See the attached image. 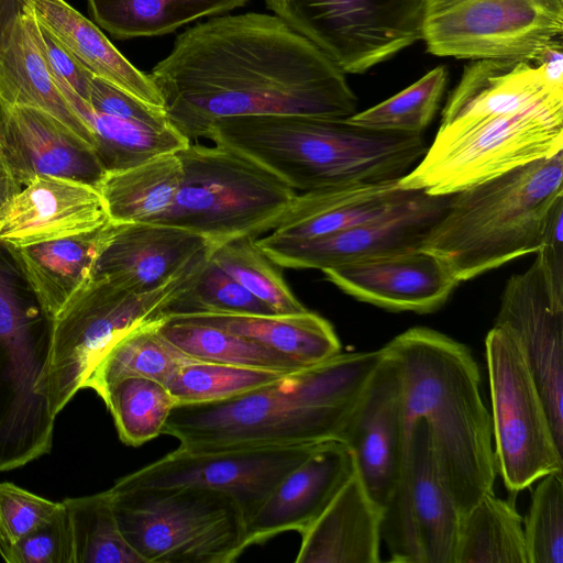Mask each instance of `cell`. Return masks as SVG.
Returning a JSON list of instances; mask_svg holds the SVG:
<instances>
[{
	"label": "cell",
	"mask_w": 563,
	"mask_h": 563,
	"mask_svg": "<svg viewBox=\"0 0 563 563\" xmlns=\"http://www.w3.org/2000/svg\"><path fill=\"white\" fill-rule=\"evenodd\" d=\"M150 77L189 142L231 117L356 113L345 74L274 14L213 16L187 29Z\"/></svg>",
	"instance_id": "1"
},
{
	"label": "cell",
	"mask_w": 563,
	"mask_h": 563,
	"mask_svg": "<svg viewBox=\"0 0 563 563\" xmlns=\"http://www.w3.org/2000/svg\"><path fill=\"white\" fill-rule=\"evenodd\" d=\"M560 152L563 86L533 59H477L464 68L432 144L399 185L450 196Z\"/></svg>",
	"instance_id": "2"
},
{
	"label": "cell",
	"mask_w": 563,
	"mask_h": 563,
	"mask_svg": "<svg viewBox=\"0 0 563 563\" xmlns=\"http://www.w3.org/2000/svg\"><path fill=\"white\" fill-rule=\"evenodd\" d=\"M384 355L340 352L229 399L176 405L163 434L189 452L338 440Z\"/></svg>",
	"instance_id": "3"
},
{
	"label": "cell",
	"mask_w": 563,
	"mask_h": 563,
	"mask_svg": "<svg viewBox=\"0 0 563 563\" xmlns=\"http://www.w3.org/2000/svg\"><path fill=\"white\" fill-rule=\"evenodd\" d=\"M384 347L398 367L404 427L426 422L441 476L463 514L494 490L497 475L478 364L465 344L427 327L410 328Z\"/></svg>",
	"instance_id": "4"
},
{
	"label": "cell",
	"mask_w": 563,
	"mask_h": 563,
	"mask_svg": "<svg viewBox=\"0 0 563 563\" xmlns=\"http://www.w3.org/2000/svg\"><path fill=\"white\" fill-rule=\"evenodd\" d=\"M206 139L235 150L297 192L398 180L424 155L422 134L376 130L346 118L301 114L220 119Z\"/></svg>",
	"instance_id": "5"
},
{
	"label": "cell",
	"mask_w": 563,
	"mask_h": 563,
	"mask_svg": "<svg viewBox=\"0 0 563 563\" xmlns=\"http://www.w3.org/2000/svg\"><path fill=\"white\" fill-rule=\"evenodd\" d=\"M563 197V152L449 196L420 249L459 283L541 247L550 212Z\"/></svg>",
	"instance_id": "6"
},
{
	"label": "cell",
	"mask_w": 563,
	"mask_h": 563,
	"mask_svg": "<svg viewBox=\"0 0 563 563\" xmlns=\"http://www.w3.org/2000/svg\"><path fill=\"white\" fill-rule=\"evenodd\" d=\"M181 179L164 224L200 235L211 247L271 232L297 191L230 147L190 142L177 151Z\"/></svg>",
	"instance_id": "7"
},
{
	"label": "cell",
	"mask_w": 563,
	"mask_h": 563,
	"mask_svg": "<svg viewBox=\"0 0 563 563\" xmlns=\"http://www.w3.org/2000/svg\"><path fill=\"white\" fill-rule=\"evenodd\" d=\"M110 490L120 530L144 563H232L245 551V518L227 493L196 486Z\"/></svg>",
	"instance_id": "8"
},
{
	"label": "cell",
	"mask_w": 563,
	"mask_h": 563,
	"mask_svg": "<svg viewBox=\"0 0 563 563\" xmlns=\"http://www.w3.org/2000/svg\"><path fill=\"white\" fill-rule=\"evenodd\" d=\"M201 265L153 291H136L110 278H91L73 296L54 318L51 358L38 389L55 416L82 389L115 341L141 323L163 319V309Z\"/></svg>",
	"instance_id": "9"
},
{
	"label": "cell",
	"mask_w": 563,
	"mask_h": 563,
	"mask_svg": "<svg viewBox=\"0 0 563 563\" xmlns=\"http://www.w3.org/2000/svg\"><path fill=\"white\" fill-rule=\"evenodd\" d=\"M496 471L516 495L542 476L563 471L549 415L521 345L494 324L485 340Z\"/></svg>",
	"instance_id": "10"
},
{
	"label": "cell",
	"mask_w": 563,
	"mask_h": 563,
	"mask_svg": "<svg viewBox=\"0 0 563 563\" xmlns=\"http://www.w3.org/2000/svg\"><path fill=\"white\" fill-rule=\"evenodd\" d=\"M344 74H361L422 40L424 0H264Z\"/></svg>",
	"instance_id": "11"
},
{
	"label": "cell",
	"mask_w": 563,
	"mask_h": 563,
	"mask_svg": "<svg viewBox=\"0 0 563 563\" xmlns=\"http://www.w3.org/2000/svg\"><path fill=\"white\" fill-rule=\"evenodd\" d=\"M563 34V0H424L427 51L461 59H534Z\"/></svg>",
	"instance_id": "12"
},
{
	"label": "cell",
	"mask_w": 563,
	"mask_h": 563,
	"mask_svg": "<svg viewBox=\"0 0 563 563\" xmlns=\"http://www.w3.org/2000/svg\"><path fill=\"white\" fill-rule=\"evenodd\" d=\"M461 510L444 483L428 427L405 429L396 479L382 507L380 537L389 561L454 563Z\"/></svg>",
	"instance_id": "13"
},
{
	"label": "cell",
	"mask_w": 563,
	"mask_h": 563,
	"mask_svg": "<svg viewBox=\"0 0 563 563\" xmlns=\"http://www.w3.org/2000/svg\"><path fill=\"white\" fill-rule=\"evenodd\" d=\"M323 442V441H322ZM266 445L189 452L181 448L132 472L111 487L115 490L196 486L231 495L246 520L279 481L319 444Z\"/></svg>",
	"instance_id": "14"
},
{
	"label": "cell",
	"mask_w": 563,
	"mask_h": 563,
	"mask_svg": "<svg viewBox=\"0 0 563 563\" xmlns=\"http://www.w3.org/2000/svg\"><path fill=\"white\" fill-rule=\"evenodd\" d=\"M495 324L521 345L563 449V271L537 254L525 272L507 280Z\"/></svg>",
	"instance_id": "15"
},
{
	"label": "cell",
	"mask_w": 563,
	"mask_h": 563,
	"mask_svg": "<svg viewBox=\"0 0 563 563\" xmlns=\"http://www.w3.org/2000/svg\"><path fill=\"white\" fill-rule=\"evenodd\" d=\"M448 200L449 196L422 191L396 211L342 231L301 241H279L265 235L256 239V243L282 268L320 271L417 250L442 216Z\"/></svg>",
	"instance_id": "16"
},
{
	"label": "cell",
	"mask_w": 563,
	"mask_h": 563,
	"mask_svg": "<svg viewBox=\"0 0 563 563\" xmlns=\"http://www.w3.org/2000/svg\"><path fill=\"white\" fill-rule=\"evenodd\" d=\"M385 355L344 422L338 440L351 450L369 496L383 507L404 450V411L397 364Z\"/></svg>",
	"instance_id": "17"
},
{
	"label": "cell",
	"mask_w": 563,
	"mask_h": 563,
	"mask_svg": "<svg viewBox=\"0 0 563 563\" xmlns=\"http://www.w3.org/2000/svg\"><path fill=\"white\" fill-rule=\"evenodd\" d=\"M210 251L200 235L176 225L112 222L91 278L153 291L200 266Z\"/></svg>",
	"instance_id": "18"
},
{
	"label": "cell",
	"mask_w": 563,
	"mask_h": 563,
	"mask_svg": "<svg viewBox=\"0 0 563 563\" xmlns=\"http://www.w3.org/2000/svg\"><path fill=\"white\" fill-rule=\"evenodd\" d=\"M357 300L394 310L430 313L460 284L445 264L422 249L369 257L321 271Z\"/></svg>",
	"instance_id": "19"
},
{
	"label": "cell",
	"mask_w": 563,
	"mask_h": 563,
	"mask_svg": "<svg viewBox=\"0 0 563 563\" xmlns=\"http://www.w3.org/2000/svg\"><path fill=\"white\" fill-rule=\"evenodd\" d=\"M351 450L342 441L320 442L289 471L246 520L244 549L280 533H302L355 472Z\"/></svg>",
	"instance_id": "20"
},
{
	"label": "cell",
	"mask_w": 563,
	"mask_h": 563,
	"mask_svg": "<svg viewBox=\"0 0 563 563\" xmlns=\"http://www.w3.org/2000/svg\"><path fill=\"white\" fill-rule=\"evenodd\" d=\"M0 148L16 181L53 176L99 188L106 170L93 147L51 113L11 106L0 130Z\"/></svg>",
	"instance_id": "21"
},
{
	"label": "cell",
	"mask_w": 563,
	"mask_h": 563,
	"mask_svg": "<svg viewBox=\"0 0 563 563\" xmlns=\"http://www.w3.org/2000/svg\"><path fill=\"white\" fill-rule=\"evenodd\" d=\"M108 217L100 191L89 185L37 176L0 216V240L16 247L93 231Z\"/></svg>",
	"instance_id": "22"
},
{
	"label": "cell",
	"mask_w": 563,
	"mask_h": 563,
	"mask_svg": "<svg viewBox=\"0 0 563 563\" xmlns=\"http://www.w3.org/2000/svg\"><path fill=\"white\" fill-rule=\"evenodd\" d=\"M421 192L402 188L399 179L297 192L288 211L267 236L301 241L331 234L396 211Z\"/></svg>",
	"instance_id": "23"
},
{
	"label": "cell",
	"mask_w": 563,
	"mask_h": 563,
	"mask_svg": "<svg viewBox=\"0 0 563 563\" xmlns=\"http://www.w3.org/2000/svg\"><path fill=\"white\" fill-rule=\"evenodd\" d=\"M382 507L356 470L302 532L296 563H378Z\"/></svg>",
	"instance_id": "24"
},
{
	"label": "cell",
	"mask_w": 563,
	"mask_h": 563,
	"mask_svg": "<svg viewBox=\"0 0 563 563\" xmlns=\"http://www.w3.org/2000/svg\"><path fill=\"white\" fill-rule=\"evenodd\" d=\"M27 7L93 76L148 104L164 108L150 75L132 65L95 23L65 0H27Z\"/></svg>",
	"instance_id": "25"
},
{
	"label": "cell",
	"mask_w": 563,
	"mask_h": 563,
	"mask_svg": "<svg viewBox=\"0 0 563 563\" xmlns=\"http://www.w3.org/2000/svg\"><path fill=\"white\" fill-rule=\"evenodd\" d=\"M170 318L251 339L303 366L319 364L341 352L332 324L309 310L292 314L198 313Z\"/></svg>",
	"instance_id": "26"
},
{
	"label": "cell",
	"mask_w": 563,
	"mask_h": 563,
	"mask_svg": "<svg viewBox=\"0 0 563 563\" xmlns=\"http://www.w3.org/2000/svg\"><path fill=\"white\" fill-rule=\"evenodd\" d=\"M0 97L9 107L25 106L51 113L93 145L90 130L63 96L35 45L26 10L0 51Z\"/></svg>",
	"instance_id": "27"
},
{
	"label": "cell",
	"mask_w": 563,
	"mask_h": 563,
	"mask_svg": "<svg viewBox=\"0 0 563 563\" xmlns=\"http://www.w3.org/2000/svg\"><path fill=\"white\" fill-rule=\"evenodd\" d=\"M111 225L110 220L93 231L18 247L40 298L54 318L91 279Z\"/></svg>",
	"instance_id": "28"
},
{
	"label": "cell",
	"mask_w": 563,
	"mask_h": 563,
	"mask_svg": "<svg viewBox=\"0 0 563 563\" xmlns=\"http://www.w3.org/2000/svg\"><path fill=\"white\" fill-rule=\"evenodd\" d=\"M180 179L177 152L166 153L128 169L106 173L98 190L112 222L164 224Z\"/></svg>",
	"instance_id": "29"
},
{
	"label": "cell",
	"mask_w": 563,
	"mask_h": 563,
	"mask_svg": "<svg viewBox=\"0 0 563 563\" xmlns=\"http://www.w3.org/2000/svg\"><path fill=\"white\" fill-rule=\"evenodd\" d=\"M53 78L69 106L90 130L92 147L106 173L134 167L158 155L175 153L190 143L172 124L153 126L99 113L66 82Z\"/></svg>",
	"instance_id": "30"
},
{
	"label": "cell",
	"mask_w": 563,
	"mask_h": 563,
	"mask_svg": "<svg viewBox=\"0 0 563 563\" xmlns=\"http://www.w3.org/2000/svg\"><path fill=\"white\" fill-rule=\"evenodd\" d=\"M249 0H87L95 22L119 40L161 36L202 18L244 7Z\"/></svg>",
	"instance_id": "31"
},
{
	"label": "cell",
	"mask_w": 563,
	"mask_h": 563,
	"mask_svg": "<svg viewBox=\"0 0 563 563\" xmlns=\"http://www.w3.org/2000/svg\"><path fill=\"white\" fill-rule=\"evenodd\" d=\"M514 500L490 490L461 515L454 563H529Z\"/></svg>",
	"instance_id": "32"
},
{
	"label": "cell",
	"mask_w": 563,
	"mask_h": 563,
	"mask_svg": "<svg viewBox=\"0 0 563 563\" xmlns=\"http://www.w3.org/2000/svg\"><path fill=\"white\" fill-rule=\"evenodd\" d=\"M161 321L141 323L115 341L82 388L95 390L102 399L111 385L128 377H147L166 385L181 365L194 358L161 333Z\"/></svg>",
	"instance_id": "33"
},
{
	"label": "cell",
	"mask_w": 563,
	"mask_h": 563,
	"mask_svg": "<svg viewBox=\"0 0 563 563\" xmlns=\"http://www.w3.org/2000/svg\"><path fill=\"white\" fill-rule=\"evenodd\" d=\"M161 333L194 360L279 372L303 366L290 357L251 339L205 324L162 319Z\"/></svg>",
	"instance_id": "34"
},
{
	"label": "cell",
	"mask_w": 563,
	"mask_h": 563,
	"mask_svg": "<svg viewBox=\"0 0 563 563\" xmlns=\"http://www.w3.org/2000/svg\"><path fill=\"white\" fill-rule=\"evenodd\" d=\"M63 503L71 521L74 563H144L120 530L110 489Z\"/></svg>",
	"instance_id": "35"
},
{
	"label": "cell",
	"mask_w": 563,
	"mask_h": 563,
	"mask_svg": "<svg viewBox=\"0 0 563 563\" xmlns=\"http://www.w3.org/2000/svg\"><path fill=\"white\" fill-rule=\"evenodd\" d=\"M120 440L140 446L163 434L176 400L167 386L147 377H128L109 387L102 398Z\"/></svg>",
	"instance_id": "36"
},
{
	"label": "cell",
	"mask_w": 563,
	"mask_h": 563,
	"mask_svg": "<svg viewBox=\"0 0 563 563\" xmlns=\"http://www.w3.org/2000/svg\"><path fill=\"white\" fill-rule=\"evenodd\" d=\"M257 238L244 236L211 247L210 257L274 313L292 314L308 310L288 287L282 267L257 245Z\"/></svg>",
	"instance_id": "37"
},
{
	"label": "cell",
	"mask_w": 563,
	"mask_h": 563,
	"mask_svg": "<svg viewBox=\"0 0 563 563\" xmlns=\"http://www.w3.org/2000/svg\"><path fill=\"white\" fill-rule=\"evenodd\" d=\"M286 373L192 360L181 365L166 386L176 405L212 402L256 389Z\"/></svg>",
	"instance_id": "38"
},
{
	"label": "cell",
	"mask_w": 563,
	"mask_h": 563,
	"mask_svg": "<svg viewBox=\"0 0 563 563\" xmlns=\"http://www.w3.org/2000/svg\"><path fill=\"white\" fill-rule=\"evenodd\" d=\"M446 82V68L437 66L400 92L346 119L371 129L422 134L438 111Z\"/></svg>",
	"instance_id": "39"
},
{
	"label": "cell",
	"mask_w": 563,
	"mask_h": 563,
	"mask_svg": "<svg viewBox=\"0 0 563 563\" xmlns=\"http://www.w3.org/2000/svg\"><path fill=\"white\" fill-rule=\"evenodd\" d=\"M198 313L273 314L210 257L203 262L188 285L163 309L162 318Z\"/></svg>",
	"instance_id": "40"
},
{
	"label": "cell",
	"mask_w": 563,
	"mask_h": 563,
	"mask_svg": "<svg viewBox=\"0 0 563 563\" xmlns=\"http://www.w3.org/2000/svg\"><path fill=\"white\" fill-rule=\"evenodd\" d=\"M537 482L523 519L529 563H563V471Z\"/></svg>",
	"instance_id": "41"
},
{
	"label": "cell",
	"mask_w": 563,
	"mask_h": 563,
	"mask_svg": "<svg viewBox=\"0 0 563 563\" xmlns=\"http://www.w3.org/2000/svg\"><path fill=\"white\" fill-rule=\"evenodd\" d=\"M0 555L8 563H74L73 528L64 503Z\"/></svg>",
	"instance_id": "42"
},
{
	"label": "cell",
	"mask_w": 563,
	"mask_h": 563,
	"mask_svg": "<svg viewBox=\"0 0 563 563\" xmlns=\"http://www.w3.org/2000/svg\"><path fill=\"white\" fill-rule=\"evenodd\" d=\"M59 503L0 483V553L46 520Z\"/></svg>",
	"instance_id": "43"
},
{
	"label": "cell",
	"mask_w": 563,
	"mask_h": 563,
	"mask_svg": "<svg viewBox=\"0 0 563 563\" xmlns=\"http://www.w3.org/2000/svg\"><path fill=\"white\" fill-rule=\"evenodd\" d=\"M26 18L31 35L52 76L62 79L87 101L93 75L34 16L29 7L26 8Z\"/></svg>",
	"instance_id": "44"
},
{
	"label": "cell",
	"mask_w": 563,
	"mask_h": 563,
	"mask_svg": "<svg viewBox=\"0 0 563 563\" xmlns=\"http://www.w3.org/2000/svg\"><path fill=\"white\" fill-rule=\"evenodd\" d=\"M87 102L99 113L142 122L153 126L172 124L165 109L148 104L111 82L93 76Z\"/></svg>",
	"instance_id": "45"
},
{
	"label": "cell",
	"mask_w": 563,
	"mask_h": 563,
	"mask_svg": "<svg viewBox=\"0 0 563 563\" xmlns=\"http://www.w3.org/2000/svg\"><path fill=\"white\" fill-rule=\"evenodd\" d=\"M534 59L551 81L563 85L562 36L551 42Z\"/></svg>",
	"instance_id": "46"
},
{
	"label": "cell",
	"mask_w": 563,
	"mask_h": 563,
	"mask_svg": "<svg viewBox=\"0 0 563 563\" xmlns=\"http://www.w3.org/2000/svg\"><path fill=\"white\" fill-rule=\"evenodd\" d=\"M27 0H0V51L16 20L24 13Z\"/></svg>",
	"instance_id": "47"
},
{
	"label": "cell",
	"mask_w": 563,
	"mask_h": 563,
	"mask_svg": "<svg viewBox=\"0 0 563 563\" xmlns=\"http://www.w3.org/2000/svg\"><path fill=\"white\" fill-rule=\"evenodd\" d=\"M21 189L0 148V216Z\"/></svg>",
	"instance_id": "48"
},
{
	"label": "cell",
	"mask_w": 563,
	"mask_h": 563,
	"mask_svg": "<svg viewBox=\"0 0 563 563\" xmlns=\"http://www.w3.org/2000/svg\"><path fill=\"white\" fill-rule=\"evenodd\" d=\"M8 109H9V106L0 97V130L3 126V123L5 121Z\"/></svg>",
	"instance_id": "49"
}]
</instances>
